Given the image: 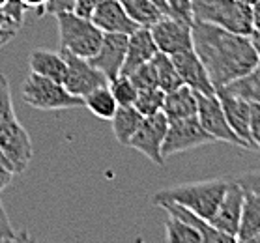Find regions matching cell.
<instances>
[{"instance_id":"cell-45","label":"cell","mask_w":260,"mask_h":243,"mask_svg":"<svg viewBox=\"0 0 260 243\" xmlns=\"http://www.w3.org/2000/svg\"><path fill=\"white\" fill-rule=\"evenodd\" d=\"M242 2H247V4H251V6H253V4L256 2V0H242Z\"/></svg>"},{"instance_id":"cell-5","label":"cell","mask_w":260,"mask_h":243,"mask_svg":"<svg viewBox=\"0 0 260 243\" xmlns=\"http://www.w3.org/2000/svg\"><path fill=\"white\" fill-rule=\"evenodd\" d=\"M21 92L24 103L40 111H68V109L84 107L83 97L73 95L62 83L32 72L24 79Z\"/></svg>"},{"instance_id":"cell-26","label":"cell","mask_w":260,"mask_h":243,"mask_svg":"<svg viewBox=\"0 0 260 243\" xmlns=\"http://www.w3.org/2000/svg\"><path fill=\"white\" fill-rule=\"evenodd\" d=\"M223 90H226L232 95L242 97V99L260 103V62L254 65L253 72H249L247 75H243L242 79L231 83Z\"/></svg>"},{"instance_id":"cell-1","label":"cell","mask_w":260,"mask_h":243,"mask_svg":"<svg viewBox=\"0 0 260 243\" xmlns=\"http://www.w3.org/2000/svg\"><path fill=\"white\" fill-rule=\"evenodd\" d=\"M193 49L206 67L212 84L225 88L242 79L260 62V56L249 36L234 34L215 24L193 23Z\"/></svg>"},{"instance_id":"cell-18","label":"cell","mask_w":260,"mask_h":243,"mask_svg":"<svg viewBox=\"0 0 260 243\" xmlns=\"http://www.w3.org/2000/svg\"><path fill=\"white\" fill-rule=\"evenodd\" d=\"M28 65L32 73H38L42 77L53 79L56 83L64 84L68 65H66V60L60 51L54 53V51H47V49H36L30 53Z\"/></svg>"},{"instance_id":"cell-15","label":"cell","mask_w":260,"mask_h":243,"mask_svg":"<svg viewBox=\"0 0 260 243\" xmlns=\"http://www.w3.org/2000/svg\"><path fill=\"white\" fill-rule=\"evenodd\" d=\"M90 19L103 34H125V36H131L137 28H141L125 13L120 0H101Z\"/></svg>"},{"instance_id":"cell-6","label":"cell","mask_w":260,"mask_h":243,"mask_svg":"<svg viewBox=\"0 0 260 243\" xmlns=\"http://www.w3.org/2000/svg\"><path fill=\"white\" fill-rule=\"evenodd\" d=\"M213 143H217V141L202 127L197 116L174 120V122H169L161 154H163V159L167 161L172 155L183 154V152H189L199 146H206V144Z\"/></svg>"},{"instance_id":"cell-23","label":"cell","mask_w":260,"mask_h":243,"mask_svg":"<svg viewBox=\"0 0 260 243\" xmlns=\"http://www.w3.org/2000/svg\"><path fill=\"white\" fill-rule=\"evenodd\" d=\"M167 243H202V236L193 223L174 215L165 219Z\"/></svg>"},{"instance_id":"cell-25","label":"cell","mask_w":260,"mask_h":243,"mask_svg":"<svg viewBox=\"0 0 260 243\" xmlns=\"http://www.w3.org/2000/svg\"><path fill=\"white\" fill-rule=\"evenodd\" d=\"M125 13L142 28H150L159 21L163 15L150 0H120Z\"/></svg>"},{"instance_id":"cell-42","label":"cell","mask_w":260,"mask_h":243,"mask_svg":"<svg viewBox=\"0 0 260 243\" xmlns=\"http://www.w3.org/2000/svg\"><path fill=\"white\" fill-rule=\"evenodd\" d=\"M150 2L159 10L163 17H169V6H167V0H150Z\"/></svg>"},{"instance_id":"cell-8","label":"cell","mask_w":260,"mask_h":243,"mask_svg":"<svg viewBox=\"0 0 260 243\" xmlns=\"http://www.w3.org/2000/svg\"><path fill=\"white\" fill-rule=\"evenodd\" d=\"M197 118L217 143H229L247 150V144L243 143L229 125L223 107H221V101L215 94H197Z\"/></svg>"},{"instance_id":"cell-4","label":"cell","mask_w":260,"mask_h":243,"mask_svg":"<svg viewBox=\"0 0 260 243\" xmlns=\"http://www.w3.org/2000/svg\"><path fill=\"white\" fill-rule=\"evenodd\" d=\"M54 19L58 23L60 51H70L81 58H90L98 53L103 32L92 23V19L81 17L73 10L54 13Z\"/></svg>"},{"instance_id":"cell-20","label":"cell","mask_w":260,"mask_h":243,"mask_svg":"<svg viewBox=\"0 0 260 243\" xmlns=\"http://www.w3.org/2000/svg\"><path fill=\"white\" fill-rule=\"evenodd\" d=\"M142 118L144 116L133 105H127V107L118 105L113 116V135L116 138V143H120L122 146H127L131 136L135 135V131L139 129Z\"/></svg>"},{"instance_id":"cell-34","label":"cell","mask_w":260,"mask_h":243,"mask_svg":"<svg viewBox=\"0 0 260 243\" xmlns=\"http://www.w3.org/2000/svg\"><path fill=\"white\" fill-rule=\"evenodd\" d=\"M17 232L13 230L12 223H10V217H8L6 210L2 206V202H0V241H10L15 237Z\"/></svg>"},{"instance_id":"cell-39","label":"cell","mask_w":260,"mask_h":243,"mask_svg":"<svg viewBox=\"0 0 260 243\" xmlns=\"http://www.w3.org/2000/svg\"><path fill=\"white\" fill-rule=\"evenodd\" d=\"M12 243H38V241H36V237L32 236L28 230H23V232H17V234H15Z\"/></svg>"},{"instance_id":"cell-2","label":"cell","mask_w":260,"mask_h":243,"mask_svg":"<svg viewBox=\"0 0 260 243\" xmlns=\"http://www.w3.org/2000/svg\"><path fill=\"white\" fill-rule=\"evenodd\" d=\"M231 184L229 178L202 180V182H191V184H180L174 187L157 191L152 196V202H174L180 204L191 214L199 215L201 219L210 221L217 210L219 202L225 195L226 187Z\"/></svg>"},{"instance_id":"cell-37","label":"cell","mask_w":260,"mask_h":243,"mask_svg":"<svg viewBox=\"0 0 260 243\" xmlns=\"http://www.w3.org/2000/svg\"><path fill=\"white\" fill-rule=\"evenodd\" d=\"M13 176H15V172H13L12 168H8V166L0 165V193L6 189L8 185L12 184Z\"/></svg>"},{"instance_id":"cell-16","label":"cell","mask_w":260,"mask_h":243,"mask_svg":"<svg viewBox=\"0 0 260 243\" xmlns=\"http://www.w3.org/2000/svg\"><path fill=\"white\" fill-rule=\"evenodd\" d=\"M215 95L221 101L223 113L226 116V122L232 127V131L236 133L243 143L247 144V150H256V146L251 141V133H249V120H251V103L247 99H242L238 95L229 94L226 90L217 88Z\"/></svg>"},{"instance_id":"cell-27","label":"cell","mask_w":260,"mask_h":243,"mask_svg":"<svg viewBox=\"0 0 260 243\" xmlns=\"http://www.w3.org/2000/svg\"><path fill=\"white\" fill-rule=\"evenodd\" d=\"M163 103H165V92L161 88H152L139 92L133 107L142 114V116H152L163 111Z\"/></svg>"},{"instance_id":"cell-3","label":"cell","mask_w":260,"mask_h":243,"mask_svg":"<svg viewBox=\"0 0 260 243\" xmlns=\"http://www.w3.org/2000/svg\"><path fill=\"white\" fill-rule=\"evenodd\" d=\"M191 12L193 23L215 24L249 38L254 32L253 6L242 0H191Z\"/></svg>"},{"instance_id":"cell-32","label":"cell","mask_w":260,"mask_h":243,"mask_svg":"<svg viewBox=\"0 0 260 243\" xmlns=\"http://www.w3.org/2000/svg\"><path fill=\"white\" fill-rule=\"evenodd\" d=\"M251 103V120H249V133H251V141L260 150V103L249 101Z\"/></svg>"},{"instance_id":"cell-28","label":"cell","mask_w":260,"mask_h":243,"mask_svg":"<svg viewBox=\"0 0 260 243\" xmlns=\"http://www.w3.org/2000/svg\"><path fill=\"white\" fill-rule=\"evenodd\" d=\"M109 88H111V92H113L114 99H116L118 105H124V107L135 105L139 92H137L135 84L131 83L127 75H118L116 79L109 81Z\"/></svg>"},{"instance_id":"cell-44","label":"cell","mask_w":260,"mask_h":243,"mask_svg":"<svg viewBox=\"0 0 260 243\" xmlns=\"http://www.w3.org/2000/svg\"><path fill=\"white\" fill-rule=\"evenodd\" d=\"M0 165H4V166H8V168H12V165H10V161L6 159V155L2 154V150H0ZM13 170V168H12Z\"/></svg>"},{"instance_id":"cell-41","label":"cell","mask_w":260,"mask_h":243,"mask_svg":"<svg viewBox=\"0 0 260 243\" xmlns=\"http://www.w3.org/2000/svg\"><path fill=\"white\" fill-rule=\"evenodd\" d=\"M253 23L254 30H260V0H256L253 4Z\"/></svg>"},{"instance_id":"cell-35","label":"cell","mask_w":260,"mask_h":243,"mask_svg":"<svg viewBox=\"0 0 260 243\" xmlns=\"http://www.w3.org/2000/svg\"><path fill=\"white\" fill-rule=\"evenodd\" d=\"M100 2L101 0H75V4H73V12L77 13V15H81V17L90 19Z\"/></svg>"},{"instance_id":"cell-21","label":"cell","mask_w":260,"mask_h":243,"mask_svg":"<svg viewBox=\"0 0 260 243\" xmlns=\"http://www.w3.org/2000/svg\"><path fill=\"white\" fill-rule=\"evenodd\" d=\"M245 191V189H243ZM260 234V195L245 191L242 207V219L238 226V241L249 239V237Z\"/></svg>"},{"instance_id":"cell-13","label":"cell","mask_w":260,"mask_h":243,"mask_svg":"<svg viewBox=\"0 0 260 243\" xmlns=\"http://www.w3.org/2000/svg\"><path fill=\"white\" fill-rule=\"evenodd\" d=\"M229 187H226L225 195L219 202L217 210L213 217L210 219L215 228L226 232L231 236H238V226H240V219H242V207H243V196H245V191L238 182H234L232 178Z\"/></svg>"},{"instance_id":"cell-24","label":"cell","mask_w":260,"mask_h":243,"mask_svg":"<svg viewBox=\"0 0 260 243\" xmlns=\"http://www.w3.org/2000/svg\"><path fill=\"white\" fill-rule=\"evenodd\" d=\"M152 64L155 67V73H157V86H159L165 94L172 92V90L183 86L182 79H180V73L174 67V62L169 54L165 53H157L152 60Z\"/></svg>"},{"instance_id":"cell-36","label":"cell","mask_w":260,"mask_h":243,"mask_svg":"<svg viewBox=\"0 0 260 243\" xmlns=\"http://www.w3.org/2000/svg\"><path fill=\"white\" fill-rule=\"evenodd\" d=\"M73 4H75V0H49L45 10H43V13L54 15V13H58V12L73 10Z\"/></svg>"},{"instance_id":"cell-46","label":"cell","mask_w":260,"mask_h":243,"mask_svg":"<svg viewBox=\"0 0 260 243\" xmlns=\"http://www.w3.org/2000/svg\"><path fill=\"white\" fill-rule=\"evenodd\" d=\"M0 243H12V239H10V241H0Z\"/></svg>"},{"instance_id":"cell-19","label":"cell","mask_w":260,"mask_h":243,"mask_svg":"<svg viewBox=\"0 0 260 243\" xmlns=\"http://www.w3.org/2000/svg\"><path fill=\"white\" fill-rule=\"evenodd\" d=\"M161 113L165 114L169 122L197 116V94L185 84L172 90L165 94V103Z\"/></svg>"},{"instance_id":"cell-40","label":"cell","mask_w":260,"mask_h":243,"mask_svg":"<svg viewBox=\"0 0 260 243\" xmlns=\"http://www.w3.org/2000/svg\"><path fill=\"white\" fill-rule=\"evenodd\" d=\"M15 34H17V32H13V30H8V28H2V26H0V49L6 47L8 43H10L13 38H15Z\"/></svg>"},{"instance_id":"cell-17","label":"cell","mask_w":260,"mask_h":243,"mask_svg":"<svg viewBox=\"0 0 260 243\" xmlns=\"http://www.w3.org/2000/svg\"><path fill=\"white\" fill-rule=\"evenodd\" d=\"M157 53H159V49L155 45L150 28H142V26L137 28L127 38V51H125L122 75H129L131 72H135L137 67H141L142 64L152 62Z\"/></svg>"},{"instance_id":"cell-14","label":"cell","mask_w":260,"mask_h":243,"mask_svg":"<svg viewBox=\"0 0 260 243\" xmlns=\"http://www.w3.org/2000/svg\"><path fill=\"white\" fill-rule=\"evenodd\" d=\"M171 58L185 86H189L197 94H215V86L210 81V75L199 58V54L195 53V49L172 54Z\"/></svg>"},{"instance_id":"cell-43","label":"cell","mask_w":260,"mask_h":243,"mask_svg":"<svg viewBox=\"0 0 260 243\" xmlns=\"http://www.w3.org/2000/svg\"><path fill=\"white\" fill-rule=\"evenodd\" d=\"M251 42H253L254 49H256V53L260 56V30H254L253 34H251Z\"/></svg>"},{"instance_id":"cell-31","label":"cell","mask_w":260,"mask_h":243,"mask_svg":"<svg viewBox=\"0 0 260 243\" xmlns=\"http://www.w3.org/2000/svg\"><path fill=\"white\" fill-rule=\"evenodd\" d=\"M15 114L13 111V99H12V90H10V81L6 75L0 73V120Z\"/></svg>"},{"instance_id":"cell-38","label":"cell","mask_w":260,"mask_h":243,"mask_svg":"<svg viewBox=\"0 0 260 243\" xmlns=\"http://www.w3.org/2000/svg\"><path fill=\"white\" fill-rule=\"evenodd\" d=\"M49 0H23V4L26 6V10H36L38 12V15H43V10H45V6H47Z\"/></svg>"},{"instance_id":"cell-33","label":"cell","mask_w":260,"mask_h":243,"mask_svg":"<svg viewBox=\"0 0 260 243\" xmlns=\"http://www.w3.org/2000/svg\"><path fill=\"white\" fill-rule=\"evenodd\" d=\"M232 180L238 182L245 191H251V193L260 195V170L243 172V174H240V176H236V178Z\"/></svg>"},{"instance_id":"cell-10","label":"cell","mask_w":260,"mask_h":243,"mask_svg":"<svg viewBox=\"0 0 260 243\" xmlns=\"http://www.w3.org/2000/svg\"><path fill=\"white\" fill-rule=\"evenodd\" d=\"M60 53H62V56L66 60V65H68L64 86L73 95L84 97L92 90L109 84V79L98 67H94V65L90 64L88 58H81V56L70 53V51H60Z\"/></svg>"},{"instance_id":"cell-29","label":"cell","mask_w":260,"mask_h":243,"mask_svg":"<svg viewBox=\"0 0 260 243\" xmlns=\"http://www.w3.org/2000/svg\"><path fill=\"white\" fill-rule=\"evenodd\" d=\"M127 77H129L131 83L135 84L137 92L159 88V86H157V73H155V67H154L152 62L142 64L141 67H137L135 72H131Z\"/></svg>"},{"instance_id":"cell-11","label":"cell","mask_w":260,"mask_h":243,"mask_svg":"<svg viewBox=\"0 0 260 243\" xmlns=\"http://www.w3.org/2000/svg\"><path fill=\"white\" fill-rule=\"evenodd\" d=\"M193 24L180 23L172 17H161L154 26H150L152 38L159 53H165L169 56L187 49H193V36H191Z\"/></svg>"},{"instance_id":"cell-12","label":"cell","mask_w":260,"mask_h":243,"mask_svg":"<svg viewBox=\"0 0 260 243\" xmlns=\"http://www.w3.org/2000/svg\"><path fill=\"white\" fill-rule=\"evenodd\" d=\"M127 38L125 34H103L101 45L94 56H90L88 62L98 67L109 81L122 75L125 51H127Z\"/></svg>"},{"instance_id":"cell-9","label":"cell","mask_w":260,"mask_h":243,"mask_svg":"<svg viewBox=\"0 0 260 243\" xmlns=\"http://www.w3.org/2000/svg\"><path fill=\"white\" fill-rule=\"evenodd\" d=\"M167 127H169V120L163 113L152 114V116H144L139 125V129L135 131V135L131 136L129 148L141 152L144 157L152 161L154 165H163V141L167 135Z\"/></svg>"},{"instance_id":"cell-7","label":"cell","mask_w":260,"mask_h":243,"mask_svg":"<svg viewBox=\"0 0 260 243\" xmlns=\"http://www.w3.org/2000/svg\"><path fill=\"white\" fill-rule=\"evenodd\" d=\"M0 150L10 161L15 174L26 170V166L34 157L28 131L24 129L15 114L0 120Z\"/></svg>"},{"instance_id":"cell-22","label":"cell","mask_w":260,"mask_h":243,"mask_svg":"<svg viewBox=\"0 0 260 243\" xmlns=\"http://www.w3.org/2000/svg\"><path fill=\"white\" fill-rule=\"evenodd\" d=\"M83 101H84V107L88 109L95 118H101V120H113L114 113H116V109H118V103L114 99L113 92L109 88V84L88 92V94L83 97Z\"/></svg>"},{"instance_id":"cell-30","label":"cell","mask_w":260,"mask_h":243,"mask_svg":"<svg viewBox=\"0 0 260 243\" xmlns=\"http://www.w3.org/2000/svg\"><path fill=\"white\" fill-rule=\"evenodd\" d=\"M169 17L176 19L180 23L193 24V12H191V0H167Z\"/></svg>"}]
</instances>
